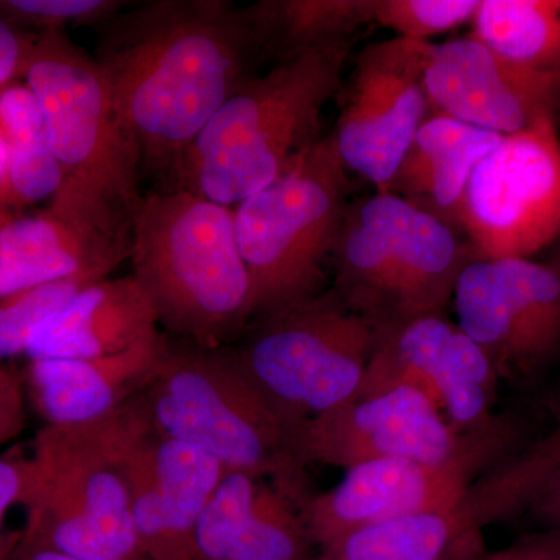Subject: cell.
Returning a JSON list of instances; mask_svg holds the SVG:
<instances>
[{
  "mask_svg": "<svg viewBox=\"0 0 560 560\" xmlns=\"http://www.w3.org/2000/svg\"><path fill=\"white\" fill-rule=\"evenodd\" d=\"M467 560H560V528L525 534L500 550L482 548Z\"/></svg>",
  "mask_w": 560,
  "mask_h": 560,
  "instance_id": "obj_33",
  "label": "cell"
},
{
  "mask_svg": "<svg viewBox=\"0 0 560 560\" xmlns=\"http://www.w3.org/2000/svg\"><path fill=\"white\" fill-rule=\"evenodd\" d=\"M475 39L515 65L560 73V0H480Z\"/></svg>",
  "mask_w": 560,
  "mask_h": 560,
  "instance_id": "obj_27",
  "label": "cell"
},
{
  "mask_svg": "<svg viewBox=\"0 0 560 560\" xmlns=\"http://www.w3.org/2000/svg\"><path fill=\"white\" fill-rule=\"evenodd\" d=\"M555 425L544 440L481 475L464 497L475 529L529 511L560 528V385L551 400Z\"/></svg>",
  "mask_w": 560,
  "mask_h": 560,
  "instance_id": "obj_23",
  "label": "cell"
},
{
  "mask_svg": "<svg viewBox=\"0 0 560 560\" xmlns=\"http://www.w3.org/2000/svg\"><path fill=\"white\" fill-rule=\"evenodd\" d=\"M331 136L234 208L235 237L253 287V319L323 293L349 209V180Z\"/></svg>",
  "mask_w": 560,
  "mask_h": 560,
  "instance_id": "obj_8",
  "label": "cell"
},
{
  "mask_svg": "<svg viewBox=\"0 0 560 560\" xmlns=\"http://www.w3.org/2000/svg\"><path fill=\"white\" fill-rule=\"evenodd\" d=\"M485 548L463 503L375 523L320 548L334 560H467Z\"/></svg>",
  "mask_w": 560,
  "mask_h": 560,
  "instance_id": "obj_24",
  "label": "cell"
},
{
  "mask_svg": "<svg viewBox=\"0 0 560 560\" xmlns=\"http://www.w3.org/2000/svg\"><path fill=\"white\" fill-rule=\"evenodd\" d=\"M35 40V33L20 31L0 18V86L24 80Z\"/></svg>",
  "mask_w": 560,
  "mask_h": 560,
  "instance_id": "obj_34",
  "label": "cell"
},
{
  "mask_svg": "<svg viewBox=\"0 0 560 560\" xmlns=\"http://www.w3.org/2000/svg\"><path fill=\"white\" fill-rule=\"evenodd\" d=\"M257 54L245 9L154 0L102 25L94 60L143 173L175 184L184 154L246 81Z\"/></svg>",
  "mask_w": 560,
  "mask_h": 560,
  "instance_id": "obj_1",
  "label": "cell"
},
{
  "mask_svg": "<svg viewBox=\"0 0 560 560\" xmlns=\"http://www.w3.org/2000/svg\"><path fill=\"white\" fill-rule=\"evenodd\" d=\"M0 128L9 154L0 210H25L51 200L65 175L51 150L38 102L24 81L0 86Z\"/></svg>",
  "mask_w": 560,
  "mask_h": 560,
  "instance_id": "obj_26",
  "label": "cell"
},
{
  "mask_svg": "<svg viewBox=\"0 0 560 560\" xmlns=\"http://www.w3.org/2000/svg\"><path fill=\"white\" fill-rule=\"evenodd\" d=\"M300 503L270 481L228 471L197 529L200 560H312Z\"/></svg>",
  "mask_w": 560,
  "mask_h": 560,
  "instance_id": "obj_19",
  "label": "cell"
},
{
  "mask_svg": "<svg viewBox=\"0 0 560 560\" xmlns=\"http://www.w3.org/2000/svg\"><path fill=\"white\" fill-rule=\"evenodd\" d=\"M350 43L302 51L243 81L184 154L173 187L234 208L318 142Z\"/></svg>",
  "mask_w": 560,
  "mask_h": 560,
  "instance_id": "obj_3",
  "label": "cell"
},
{
  "mask_svg": "<svg viewBox=\"0 0 560 560\" xmlns=\"http://www.w3.org/2000/svg\"><path fill=\"white\" fill-rule=\"evenodd\" d=\"M480 0H377L375 24L397 38L422 40L456 31L474 20Z\"/></svg>",
  "mask_w": 560,
  "mask_h": 560,
  "instance_id": "obj_29",
  "label": "cell"
},
{
  "mask_svg": "<svg viewBox=\"0 0 560 560\" xmlns=\"http://www.w3.org/2000/svg\"><path fill=\"white\" fill-rule=\"evenodd\" d=\"M374 346V327L330 290L257 319L232 352L275 407L305 425L359 393Z\"/></svg>",
  "mask_w": 560,
  "mask_h": 560,
  "instance_id": "obj_9",
  "label": "cell"
},
{
  "mask_svg": "<svg viewBox=\"0 0 560 560\" xmlns=\"http://www.w3.org/2000/svg\"><path fill=\"white\" fill-rule=\"evenodd\" d=\"M515 436L510 419L495 418L444 463L377 459L350 467L335 488L300 503L313 545L324 548L364 526L458 506L481 475L510 458Z\"/></svg>",
  "mask_w": 560,
  "mask_h": 560,
  "instance_id": "obj_11",
  "label": "cell"
},
{
  "mask_svg": "<svg viewBox=\"0 0 560 560\" xmlns=\"http://www.w3.org/2000/svg\"><path fill=\"white\" fill-rule=\"evenodd\" d=\"M140 397L160 436L200 448L228 471L270 481L298 503L308 495L305 425L275 407L232 350L165 346Z\"/></svg>",
  "mask_w": 560,
  "mask_h": 560,
  "instance_id": "obj_5",
  "label": "cell"
},
{
  "mask_svg": "<svg viewBox=\"0 0 560 560\" xmlns=\"http://www.w3.org/2000/svg\"><path fill=\"white\" fill-rule=\"evenodd\" d=\"M98 280L72 278L20 291L0 300V363L27 355L35 335L81 290Z\"/></svg>",
  "mask_w": 560,
  "mask_h": 560,
  "instance_id": "obj_28",
  "label": "cell"
},
{
  "mask_svg": "<svg viewBox=\"0 0 560 560\" xmlns=\"http://www.w3.org/2000/svg\"><path fill=\"white\" fill-rule=\"evenodd\" d=\"M127 5L119 0H0V18L20 31L102 27Z\"/></svg>",
  "mask_w": 560,
  "mask_h": 560,
  "instance_id": "obj_30",
  "label": "cell"
},
{
  "mask_svg": "<svg viewBox=\"0 0 560 560\" xmlns=\"http://www.w3.org/2000/svg\"><path fill=\"white\" fill-rule=\"evenodd\" d=\"M503 138L433 114L420 125L385 191L458 230L456 213L471 173Z\"/></svg>",
  "mask_w": 560,
  "mask_h": 560,
  "instance_id": "obj_22",
  "label": "cell"
},
{
  "mask_svg": "<svg viewBox=\"0 0 560 560\" xmlns=\"http://www.w3.org/2000/svg\"><path fill=\"white\" fill-rule=\"evenodd\" d=\"M434 44L405 38L381 40L361 50L348 98L335 128V150L346 171L388 189L430 105L425 70Z\"/></svg>",
  "mask_w": 560,
  "mask_h": 560,
  "instance_id": "obj_13",
  "label": "cell"
},
{
  "mask_svg": "<svg viewBox=\"0 0 560 560\" xmlns=\"http://www.w3.org/2000/svg\"><path fill=\"white\" fill-rule=\"evenodd\" d=\"M153 431L140 393L79 425L44 427L21 537L79 560H147L131 514L124 460Z\"/></svg>",
  "mask_w": 560,
  "mask_h": 560,
  "instance_id": "obj_6",
  "label": "cell"
},
{
  "mask_svg": "<svg viewBox=\"0 0 560 560\" xmlns=\"http://www.w3.org/2000/svg\"><path fill=\"white\" fill-rule=\"evenodd\" d=\"M130 260L160 326L187 345L221 349L253 319L234 208L180 187L142 195Z\"/></svg>",
  "mask_w": 560,
  "mask_h": 560,
  "instance_id": "obj_2",
  "label": "cell"
},
{
  "mask_svg": "<svg viewBox=\"0 0 560 560\" xmlns=\"http://www.w3.org/2000/svg\"><path fill=\"white\" fill-rule=\"evenodd\" d=\"M471 260L530 259L560 238L556 120L504 136L471 173L456 213Z\"/></svg>",
  "mask_w": 560,
  "mask_h": 560,
  "instance_id": "obj_10",
  "label": "cell"
},
{
  "mask_svg": "<svg viewBox=\"0 0 560 560\" xmlns=\"http://www.w3.org/2000/svg\"><path fill=\"white\" fill-rule=\"evenodd\" d=\"M477 431L458 433L425 396L399 386L357 393L308 420L302 431V455L307 466L346 470L377 459L444 463L463 452Z\"/></svg>",
  "mask_w": 560,
  "mask_h": 560,
  "instance_id": "obj_15",
  "label": "cell"
},
{
  "mask_svg": "<svg viewBox=\"0 0 560 560\" xmlns=\"http://www.w3.org/2000/svg\"><path fill=\"white\" fill-rule=\"evenodd\" d=\"M458 232L389 191L352 202L331 254L334 291L375 334L444 315L471 261Z\"/></svg>",
  "mask_w": 560,
  "mask_h": 560,
  "instance_id": "obj_7",
  "label": "cell"
},
{
  "mask_svg": "<svg viewBox=\"0 0 560 560\" xmlns=\"http://www.w3.org/2000/svg\"><path fill=\"white\" fill-rule=\"evenodd\" d=\"M130 248L50 206L0 210V300L58 280L108 279Z\"/></svg>",
  "mask_w": 560,
  "mask_h": 560,
  "instance_id": "obj_18",
  "label": "cell"
},
{
  "mask_svg": "<svg viewBox=\"0 0 560 560\" xmlns=\"http://www.w3.org/2000/svg\"><path fill=\"white\" fill-rule=\"evenodd\" d=\"M458 327L500 378L523 381L560 355V268L530 259L471 260L453 293Z\"/></svg>",
  "mask_w": 560,
  "mask_h": 560,
  "instance_id": "obj_12",
  "label": "cell"
},
{
  "mask_svg": "<svg viewBox=\"0 0 560 560\" xmlns=\"http://www.w3.org/2000/svg\"><path fill=\"white\" fill-rule=\"evenodd\" d=\"M22 81L65 175L50 208L131 245L142 162L94 57L65 31L39 32Z\"/></svg>",
  "mask_w": 560,
  "mask_h": 560,
  "instance_id": "obj_4",
  "label": "cell"
},
{
  "mask_svg": "<svg viewBox=\"0 0 560 560\" xmlns=\"http://www.w3.org/2000/svg\"><path fill=\"white\" fill-rule=\"evenodd\" d=\"M156 312L132 276L103 279L80 291L44 324L28 360L113 355L160 337Z\"/></svg>",
  "mask_w": 560,
  "mask_h": 560,
  "instance_id": "obj_21",
  "label": "cell"
},
{
  "mask_svg": "<svg viewBox=\"0 0 560 560\" xmlns=\"http://www.w3.org/2000/svg\"><path fill=\"white\" fill-rule=\"evenodd\" d=\"M312 560H334V559L327 558V556L320 555V552H319V555L315 556V558H312Z\"/></svg>",
  "mask_w": 560,
  "mask_h": 560,
  "instance_id": "obj_37",
  "label": "cell"
},
{
  "mask_svg": "<svg viewBox=\"0 0 560 560\" xmlns=\"http://www.w3.org/2000/svg\"><path fill=\"white\" fill-rule=\"evenodd\" d=\"M552 265H556V267L560 268V248H559L558 257H556V260L552 261Z\"/></svg>",
  "mask_w": 560,
  "mask_h": 560,
  "instance_id": "obj_38",
  "label": "cell"
},
{
  "mask_svg": "<svg viewBox=\"0 0 560 560\" xmlns=\"http://www.w3.org/2000/svg\"><path fill=\"white\" fill-rule=\"evenodd\" d=\"M228 470L213 456L151 431L124 460L147 560H200L197 529Z\"/></svg>",
  "mask_w": 560,
  "mask_h": 560,
  "instance_id": "obj_17",
  "label": "cell"
},
{
  "mask_svg": "<svg viewBox=\"0 0 560 560\" xmlns=\"http://www.w3.org/2000/svg\"><path fill=\"white\" fill-rule=\"evenodd\" d=\"M10 560H79L20 537Z\"/></svg>",
  "mask_w": 560,
  "mask_h": 560,
  "instance_id": "obj_35",
  "label": "cell"
},
{
  "mask_svg": "<svg viewBox=\"0 0 560 560\" xmlns=\"http://www.w3.org/2000/svg\"><path fill=\"white\" fill-rule=\"evenodd\" d=\"M33 485L31 458L0 456V560H10L20 536H7L3 525L11 508L27 506Z\"/></svg>",
  "mask_w": 560,
  "mask_h": 560,
  "instance_id": "obj_31",
  "label": "cell"
},
{
  "mask_svg": "<svg viewBox=\"0 0 560 560\" xmlns=\"http://www.w3.org/2000/svg\"><path fill=\"white\" fill-rule=\"evenodd\" d=\"M377 0H265L245 9L257 54L275 51L279 61L350 43L374 24Z\"/></svg>",
  "mask_w": 560,
  "mask_h": 560,
  "instance_id": "obj_25",
  "label": "cell"
},
{
  "mask_svg": "<svg viewBox=\"0 0 560 560\" xmlns=\"http://www.w3.org/2000/svg\"><path fill=\"white\" fill-rule=\"evenodd\" d=\"M7 165H9V154H7L5 138H3L2 128H0V191L5 183Z\"/></svg>",
  "mask_w": 560,
  "mask_h": 560,
  "instance_id": "obj_36",
  "label": "cell"
},
{
  "mask_svg": "<svg viewBox=\"0 0 560 560\" xmlns=\"http://www.w3.org/2000/svg\"><path fill=\"white\" fill-rule=\"evenodd\" d=\"M501 378L480 346L440 316L375 334L359 393L407 386L434 405L460 434L485 429L495 416Z\"/></svg>",
  "mask_w": 560,
  "mask_h": 560,
  "instance_id": "obj_14",
  "label": "cell"
},
{
  "mask_svg": "<svg viewBox=\"0 0 560 560\" xmlns=\"http://www.w3.org/2000/svg\"><path fill=\"white\" fill-rule=\"evenodd\" d=\"M27 427L24 382L20 372L0 363V448L18 440Z\"/></svg>",
  "mask_w": 560,
  "mask_h": 560,
  "instance_id": "obj_32",
  "label": "cell"
},
{
  "mask_svg": "<svg viewBox=\"0 0 560 560\" xmlns=\"http://www.w3.org/2000/svg\"><path fill=\"white\" fill-rule=\"evenodd\" d=\"M425 92L433 114L512 136L540 120H556L560 73L515 65L470 35L433 46Z\"/></svg>",
  "mask_w": 560,
  "mask_h": 560,
  "instance_id": "obj_16",
  "label": "cell"
},
{
  "mask_svg": "<svg viewBox=\"0 0 560 560\" xmlns=\"http://www.w3.org/2000/svg\"><path fill=\"white\" fill-rule=\"evenodd\" d=\"M165 346L160 335L113 355L28 360V389L36 410L49 427L105 418L149 383Z\"/></svg>",
  "mask_w": 560,
  "mask_h": 560,
  "instance_id": "obj_20",
  "label": "cell"
}]
</instances>
